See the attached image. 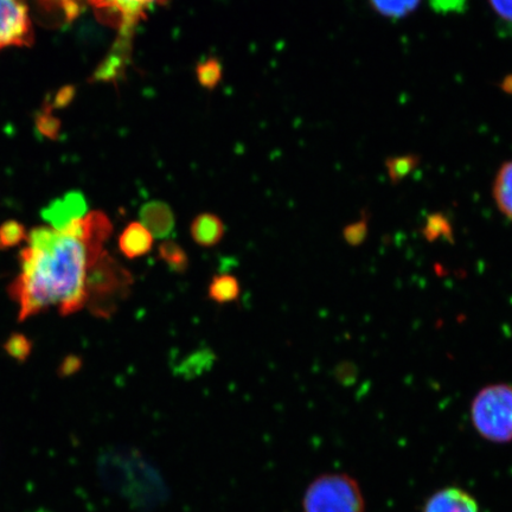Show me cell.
I'll use <instances>...</instances> for the list:
<instances>
[{
  "instance_id": "7a4b0ae2",
  "label": "cell",
  "mask_w": 512,
  "mask_h": 512,
  "mask_svg": "<svg viewBox=\"0 0 512 512\" xmlns=\"http://www.w3.org/2000/svg\"><path fill=\"white\" fill-rule=\"evenodd\" d=\"M470 415L476 432L494 444L512 441V384L492 383L471 401Z\"/></svg>"
},
{
  "instance_id": "52a82bcc",
  "label": "cell",
  "mask_w": 512,
  "mask_h": 512,
  "mask_svg": "<svg viewBox=\"0 0 512 512\" xmlns=\"http://www.w3.org/2000/svg\"><path fill=\"white\" fill-rule=\"evenodd\" d=\"M422 512H479L478 503L469 492L459 488H445L427 499Z\"/></svg>"
},
{
  "instance_id": "ba28073f",
  "label": "cell",
  "mask_w": 512,
  "mask_h": 512,
  "mask_svg": "<svg viewBox=\"0 0 512 512\" xmlns=\"http://www.w3.org/2000/svg\"><path fill=\"white\" fill-rule=\"evenodd\" d=\"M140 223L149 230L153 238H169L175 228V216L168 204L160 201L146 203L140 210Z\"/></svg>"
},
{
  "instance_id": "30bf717a",
  "label": "cell",
  "mask_w": 512,
  "mask_h": 512,
  "mask_svg": "<svg viewBox=\"0 0 512 512\" xmlns=\"http://www.w3.org/2000/svg\"><path fill=\"white\" fill-rule=\"evenodd\" d=\"M85 198L78 192H72L63 200L56 201L47 211L51 227L60 228L68 223L81 219L87 214Z\"/></svg>"
},
{
  "instance_id": "8fae6325",
  "label": "cell",
  "mask_w": 512,
  "mask_h": 512,
  "mask_svg": "<svg viewBox=\"0 0 512 512\" xmlns=\"http://www.w3.org/2000/svg\"><path fill=\"white\" fill-rule=\"evenodd\" d=\"M226 227L220 217L214 214H201L191 223L192 240L201 247H214L222 241Z\"/></svg>"
},
{
  "instance_id": "8992f818",
  "label": "cell",
  "mask_w": 512,
  "mask_h": 512,
  "mask_svg": "<svg viewBox=\"0 0 512 512\" xmlns=\"http://www.w3.org/2000/svg\"><path fill=\"white\" fill-rule=\"evenodd\" d=\"M96 9L104 12L105 19H111L123 30V35L131 32L134 24L142 19L145 12L164 0H88Z\"/></svg>"
},
{
  "instance_id": "e0dca14e",
  "label": "cell",
  "mask_w": 512,
  "mask_h": 512,
  "mask_svg": "<svg viewBox=\"0 0 512 512\" xmlns=\"http://www.w3.org/2000/svg\"><path fill=\"white\" fill-rule=\"evenodd\" d=\"M198 79L203 86L214 87L221 78V68L214 60L201 64L197 70Z\"/></svg>"
},
{
  "instance_id": "7c38bea8",
  "label": "cell",
  "mask_w": 512,
  "mask_h": 512,
  "mask_svg": "<svg viewBox=\"0 0 512 512\" xmlns=\"http://www.w3.org/2000/svg\"><path fill=\"white\" fill-rule=\"evenodd\" d=\"M492 194L498 210L512 222V160L498 170Z\"/></svg>"
},
{
  "instance_id": "5b68a950",
  "label": "cell",
  "mask_w": 512,
  "mask_h": 512,
  "mask_svg": "<svg viewBox=\"0 0 512 512\" xmlns=\"http://www.w3.org/2000/svg\"><path fill=\"white\" fill-rule=\"evenodd\" d=\"M34 31L25 0H0V50L29 46Z\"/></svg>"
},
{
  "instance_id": "9c48e42d",
  "label": "cell",
  "mask_w": 512,
  "mask_h": 512,
  "mask_svg": "<svg viewBox=\"0 0 512 512\" xmlns=\"http://www.w3.org/2000/svg\"><path fill=\"white\" fill-rule=\"evenodd\" d=\"M152 246L153 235L140 222L128 224L119 238L120 252L131 260L150 253Z\"/></svg>"
},
{
  "instance_id": "6da1fadb",
  "label": "cell",
  "mask_w": 512,
  "mask_h": 512,
  "mask_svg": "<svg viewBox=\"0 0 512 512\" xmlns=\"http://www.w3.org/2000/svg\"><path fill=\"white\" fill-rule=\"evenodd\" d=\"M112 223L93 211L55 228L37 227L25 236L21 272L10 286V296L24 320L56 307L61 315L79 312L88 304V280L104 253Z\"/></svg>"
},
{
  "instance_id": "d6986e66",
  "label": "cell",
  "mask_w": 512,
  "mask_h": 512,
  "mask_svg": "<svg viewBox=\"0 0 512 512\" xmlns=\"http://www.w3.org/2000/svg\"><path fill=\"white\" fill-rule=\"evenodd\" d=\"M489 2L499 17L512 22V0H489Z\"/></svg>"
},
{
  "instance_id": "3957f363",
  "label": "cell",
  "mask_w": 512,
  "mask_h": 512,
  "mask_svg": "<svg viewBox=\"0 0 512 512\" xmlns=\"http://www.w3.org/2000/svg\"><path fill=\"white\" fill-rule=\"evenodd\" d=\"M302 504L303 512H366L361 486L347 473H325L313 479Z\"/></svg>"
},
{
  "instance_id": "9a60e30c",
  "label": "cell",
  "mask_w": 512,
  "mask_h": 512,
  "mask_svg": "<svg viewBox=\"0 0 512 512\" xmlns=\"http://www.w3.org/2000/svg\"><path fill=\"white\" fill-rule=\"evenodd\" d=\"M214 360L215 357L210 350L197 351L195 354L185 358L178 368L179 374L185 377V379H192V377L201 375L204 371L209 370Z\"/></svg>"
},
{
  "instance_id": "4fadbf2b",
  "label": "cell",
  "mask_w": 512,
  "mask_h": 512,
  "mask_svg": "<svg viewBox=\"0 0 512 512\" xmlns=\"http://www.w3.org/2000/svg\"><path fill=\"white\" fill-rule=\"evenodd\" d=\"M239 280L230 274L216 275L209 285V298L217 304L236 302L240 297Z\"/></svg>"
},
{
  "instance_id": "ac0fdd59",
  "label": "cell",
  "mask_w": 512,
  "mask_h": 512,
  "mask_svg": "<svg viewBox=\"0 0 512 512\" xmlns=\"http://www.w3.org/2000/svg\"><path fill=\"white\" fill-rule=\"evenodd\" d=\"M24 229L19 226L18 223H8L5 224L2 229H0V246L9 247L15 246L22 238H25Z\"/></svg>"
},
{
  "instance_id": "5bb4252c",
  "label": "cell",
  "mask_w": 512,
  "mask_h": 512,
  "mask_svg": "<svg viewBox=\"0 0 512 512\" xmlns=\"http://www.w3.org/2000/svg\"><path fill=\"white\" fill-rule=\"evenodd\" d=\"M159 258L172 272L183 274L188 271L189 258L184 249L174 241H165L159 247Z\"/></svg>"
},
{
  "instance_id": "2e32d148",
  "label": "cell",
  "mask_w": 512,
  "mask_h": 512,
  "mask_svg": "<svg viewBox=\"0 0 512 512\" xmlns=\"http://www.w3.org/2000/svg\"><path fill=\"white\" fill-rule=\"evenodd\" d=\"M370 3L383 16L402 18L418 8L420 0H370Z\"/></svg>"
},
{
  "instance_id": "277c9868",
  "label": "cell",
  "mask_w": 512,
  "mask_h": 512,
  "mask_svg": "<svg viewBox=\"0 0 512 512\" xmlns=\"http://www.w3.org/2000/svg\"><path fill=\"white\" fill-rule=\"evenodd\" d=\"M132 285V274L104 252L89 274L87 305L95 316L110 318L130 296Z\"/></svg>"
}]
</instances>
